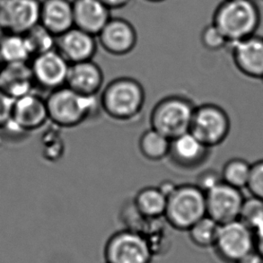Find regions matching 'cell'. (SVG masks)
I'll return each instance as SVG.
<instances>
[{"instance_id": "1", "label": "cell", "mask_w": 263, "mask_h": 263, "mask_svg": "<svg viewBox=\"0 0 263 263\" xmlns=\"http://www.w3.org/2000/svg\"><path fill=\"white\" fill-rule=\"evenodd\" d=\"M98 96H86L62 86L45 98L48 116L61 128H75L82 124L101 109Z\"/></svg>"}, {"instance_id": "2", "label": "cell", "mask_w": 263, "mask_h": 263, "mask_svg": "<svg viewBox=\"0 0 263 263\" xmlns=\"http://www.w3.org/2000/svg\"><path fill=\"white\" fill-rule=\"evenodd\" d=\"M101 109L114 121H132L142 112L146 92L138 80L121 77L110 81L99 97Z\"/></svg>"}, {"instance_id": "3", "label": "cell", "mask_w": 263, "mask_h": 263, "mask_svg": "<svg viewBox=\"0 0 263 263\" xmlns=\"http://www.w3.org/2000/svg\"><path fill=\"white\" fill-rule=\"evenodd\" d=\"M211 23L229 43L256 34L260 24V8L253 0H224L214 11Z\"/></svg>"}, {"instance_id": "4", "label": "cell", "mask_w": 263, "mask_h": 263, "mask_svg": "<svg viewBox=\"0 0 263 263\" xmlns=\"http://www.w3.org/2000/svg\"><path fill=\"white\" fill-rule=\"evenodd\" d=\"M206 216V193L196 184L177 185L167 198L164 217L178 231H188Z\"/></svg>"}, {"instance_id": "5", "label": "cell", "mask_w": 263, "mask_h": 263, "mask_svg": "<svg viewBox=\"0 0 263 263\" xmlns=\"http://www.w3.org/2000/svg\"><path fill=\"white\" fill-rule=\"evenodd\" d=\"M195 107L192 100L185 96H166L151 111V128L170 140L175 139L190 132Z\"/></svg>"}, {"instance_id": "6", "label": "cell", "mask_w": 263, "mask_h": 263, "mask_svg": "<svg viewBox=\"0 0 263 263\" xmlns=\"http://www.w3.org/2000/svg\"><path fill=\"white\" fill-rule=\"evenodd\" d=\"M103 257L106 263H152L154 251L142 234L124 229L114 233L107 240Z\"/></svg>"}, {"instance_id": "7", "label": "cell", "mask_w": 263, "mask_h": 263, "mask_svg": "<svg viewBox=\"0 0 263 263\" xmlns=\"http://www.w3.org/2000/svg\"><path fill=\"white\" fill-rule=\"evenodd\" d=\"M231 130V121L228 112L215 103L196 106L190 132L205 146L212 148L228 139Z\"/></svg>"}, {"instance_id": "8", "label": "cell", "mask_w": 263, "mask_h": 263, "mask_svg": "<svg viewBox=\"0 0 263 263\" xmlns=\"http://www.w3.org/2000/svg\"><path fill=\"white\" fill-rule=\"evenodd\" d=\"M212 249L221 261L236 263L255 250L254 233L239 219L220 224Z\"/></svg>"}, {"instance_id": "9", "label": "cell", "mask_w": 263, "mask_h": 263, "mask_svg": "<svg viewBox=\"0 0 263 263\" xmlns=\"http://www.w3.org/2000/svg\"><path fill=\"white\" fill-rule=\"evenodd\" d=\"M41 0H2L0 25L5 33L25 34L40 24Z\"/></svg>"}, {"instance_id": "10", "label": "cell", "mask_w": 263, "mask_h": 263, "mask_svg": "<svg viewBox=\"0 0 263 263\" xmlns=\"http://www.w3.org/2000/svg\"><path fill=\"white\" fill-rule=\"evenodd\" d=\"M30 65L36 87L50 92L66 86L70 64L56 49L36 55Z\"/></svg>"}, {"instance_id": "11", "label": "cell", "mask_w": 263, "mask_h": 263, "mask_svg": "<svg viewBox=\"0 0 263 263\" xmlns=\"http://www.w3.org/2000/svg\"><path fill=\"white\" fill-rule=\"evenodd\" d=\"M243 199L242 190L221 181L206 192V216L219 224L237 220Z\"/></svg>"}, {"instance_id": "12", "label": "cell", "mask_w": 263, "mask_h": 263, "mask_svg": "<svg viewBox=\"0 0 263 263\" xmlns=\"http://www.w3.org/2000/svg\"><path fill=\"white\" fill-rule=\"evenodd\" d=\"M96 39L107 53L121 57L135 49L138 33L130 22L124 18L111 17L96 36Z\"/></svg>"}, {"instance_id": "13", "label": "cell", "mask_w": 263, "mask_h": 263, "mask_svg": "<svg viewBox=\"0 0 263 263\" xmlns=\"http://www.w3.org/2000/svg\"><path fill=\"white\" fill-rule=\"evenodd\" d=\"M233 62L241 74L252 79L263 76V37L254 34L229 43Z\"/></svg>"}, {"instance_id": "14", "label": "cell", "mask_w": 263, "mask_h": 263, "mask_svg": "<svg viewBox=\"0 0 263 263\" xmlns=\"http://www.w3.org/2000/svg\"><path fill=\"white\" fill-rule=\"evenodd\" d=\"M48 121L45 98L33 92L14 100L10 122L20 132H33Z\"/></svg>"}, {"instance_id": "15", "label": "cell", "mask_w": 263, "mask_h": 263, "mask_svg": "<svg viewBox=\"0 0 263 263\" xmlns=\"http://www.w3.org/2000/svg\"><path fill=\"white\" fill-rule=\"evenodd\" d=\"M210 151L211 148L189 132L172 139L168 157L178 168L193 170L206 163L210 158Z\"/></svg>"}, {"instance_id": "16", "label": "cell", "mask_w": 263, "mask_h": 263, "mask_svg": "<svg viewBox=\"0 0 263 263\" xmlns=\"http://www.w3.org/2000/svg\"><path fill=\"white\" fill-rule=\"evenodd\" d=\"M97 46L96 36L74 26L56 37L55 49L69 64H74L92 61L97 51Z\"/></svg>"}, {"instance_id": "17", "label": "cell", "mask_w": 263, "mask_h": 263, "mask_svg": "<svg viewBox=\"0 0 263 263\" xmlns=\"http://www.w3.org/2000/svg\"><path fill=\"white\" fill-rule=\"evenodd\" d=\"M74 26L97 36L109 22L111 10L101 0H73Z\"/></svg>"}, {"instance_id": "18", "label": "cell", "mask_w": 263, "mask_h": 263, "mask_svg": "<svg viewBox=\"0 0 263 263\" xmlns=\"http://www.w3.org/2000/svg\"><path fill=\"white\" fill-rule=\"evenodd\" d=\"M103 81L102 68L92 60L69 65L66 86L83 96H98Z\"/></svg>"}, {"instance_id": "19", "label": "cell", "mask_w": 263, "mask_h": 263, "mask_svg": "<svg viewBox=\"0 0 263 263\" xmlns=\"http://www.w3.org/2000/svg\"><path fill=\"white\" fill-rule=\"evenodd\" d=\"M36 87L29 62L3 63L0 68V89L13 99L33 92Z\"/></svg>"}, {"instance_id": "20", "label": "cell", "mask_w": 263, "mask_h": 263, "mask_svg": "<svg viewBox=\"0 0 263 263\" xmlns=\"http://www.w3.org/2000/svg\"><path fill=\"white\" fill-rule=\"evenodd\" d=\"M40 25L55 37L74 27L73 2L70 0H43Z\"/></svg>"}, {"instance_id": "21", "label": "cell", "mask_w": 263, "mask_h": 263, "mask_svg": "<svg viewBox=\"0 0 263 263\" xmlns=\"http://www.w3.org/2000/svg\"><path fill=\"white\" fill-rule=\"evenodd\" d=\"M167 198L158 187H146L140 190L134 199L138 213L146 219H157L164 216Z\"/></svg>"}, {"instance_id": "22", "label": "cell", "mask_w": 263, "mask_h": 263, "mask_svg": "<svg viewBox=\"0 0 263 263\" xmlns=\"http://www.w3.org/2000/svg\"><path fill=\"white\" fill-rule=\"evenodd\" d=\"M32 58L24 34L5 33L0 38V59L3 63L29 62Z\"/></svg>"}, {"instance_id": "23", "label": "cell", "mask_w": 263, "mask_h": 263, "mask_svg": "<svg viewBox=\"0 0 263 263\" xmlns=\"http://www.w3.org/2000/svg\"><path fill=\"white\" fill-rule=\"evenodd\" d=\"M171 140L165 136L150 128L143 133L139 140L140 154L146 159L153 162L168 157Z\"/></svg>"}, {"instance_id": "24", "label": "cell", "mask_w": 263, "mask_h": 263, "mask_svg": "<svg viewBox=\"0 0 263 263\" xmlns=\"http://www.w3.org/2000/svg\"><path fill=\"white\" fill-rule=\"evenodd\" d=\"M220 224L209 216L199 219L189 229V239L193 246L199 249L213 248Z\"/></svg>"}, {"instance_id": "25", "label": "cell", "mask_w": 263, "mask_h": 263, "mask_svg": "<svg viewBox=\"0 0 263 263\" xmlns=\"http://www.w3.org/2000/svg\"><path fill=\"white\" fill-rule=\"evenodd\" d=\"M252 164L242 158L235 157L228 160L222 168L220 175L222 181L232 187L242 190L246 189L249 181Z\"/></svg>"}, {"instance_id": "26", "label": "cell", "mask_w": 263, "mask_h": 263, "mask_svg": "<svg viewBox=\"0 0 263 263\" xmlns=\"http://www.w3.org/2000/svg\"><path fill=\"white\" fill-rule=\"evenodd\" d=\"M32 52V58L48 50H53L56 45V37L38 25L24 34Z\"/></svg>"}, {"instance_id": "27", "label": "cell", "mask_w": 263, "mask_h": 263, "mask_svg": "<svg viewBox=\"0 0 263 263\" xmlns=\"http://www.w3.org/2000/svg\"><path fill=\"white\" fill-rule=\"evenodd\" d=\"M239 220L254 230L263 223V200L254 196L245 198L242 202Z\"/></svg>"}, {"instance_id": "28", "label": "cell", "mask_w": 263, "mask_h": 263, "mask_svg": "<svg viewBox=\"0 0 263 263\" xmlns=\"http://www.w3.org/2000/svg\"><path fill=\"white\" fill-rule=\"evenodd\" d=\"M200 42L202 46L210 51H217L228 46V40L212 23L203 29L200 33Z\"/></svg>"}, {"instance_id": "29", "label": "cell", "mask_w": 263, "mask_h": 263, "mask_svg": "<svg viewBox=\"0 0 263 263\" xmlns=\"http://www.w3.org/2000/svg\"><path fill=\"white\" fill-rule=\"evenodd\" d=\"M246 190H248L250 195L263 200V159L252 164Z\"/></svg>"}, {"instance_id": "30", "label": "cell", "mask_w": 263, "mask_h": 263, "mask_svg": "<svg viewBox=\"0 0 263 263\" xmlns=\"http://www.w3.org/2000/svg\"><path fill=\"white\" fill-rule=\"evenodd\" d=\"M222 181V178L219 173L215 170H206L199 174L196 180L195 184L199 187L202 192H206L210 191L211 189L216 187Z\"/></svg>"}, {"instance_id": "31", "label": "cell", "mask_w": 263, "mask_h": 263, "mask_svg": "<svg viewBox=\"0 0 263 263\" xmlns=\"http://www.w3.org/2000/svg\"><path fill=\"white\" fill-rule=\"evenodd\" d=\"M14 99L0 89V129L10 123Z\"/></svg>"}, {"instance_id": "32", "label": "cell", "mask_w": 263, "mask_h": 263, "mask_svg": "<svg viewBox=\"0 0 263 263\" xmlns=\"http://www.w3.org/2000/svg\"><path fill=\"white\" fill-rule=\"evenodd\" d=\"M255 237V250L263 258V223L253 230Z\"/></svg>"}, {"instance_id": "33", "label": "cell", "mask_w": 263, "mask_h": 263, "mask_svg": "<svg viewBox=\"0 0 263 263\" xmlns=\"http://www.w3.org/2000/svg\"><path fill=\"white\" fill-rule=\"evenodd\" d=\"M236 263H263V258L256 250H253L242 257Z\"/></svg>"}, {"instance_id": "34", "label": "cell", "mask_w": 263, "mask_h": 263, "mask_svg": "<svg viewBox=\"0 0 263 263\" xmlns=\"http://www.w3.org/2000/svg\"><path fill=\"white\" fill-rule=\"evenodd\" d=\"M110 10L121 9L128 6L132 0H101Z\"/></svg>"}, {"instance_id": "35", "label": "cell", "mask_w": 263, "mask_h": 263, "mask_svg": "<svg viewBox=\"0 0 263 263\" xmlns=\"http://www.w3.org/2000/svg\"><path fill=\"white\" fill-rule=\"evenodd\" d=\"M176 187H177V185L175 184L174 181H165L161 182V184L158 186V189L160 190L161 192H162L166 198H168V197L171 195L172 193L174 192Z\"/></svg>"}, {"instance_id": "36", "label": "cell", "mask_w": 263, "mask_h": 263, "mask_svg": "<svg viewBox=\"0 0 263 263\" xmlns=\"http://www.w3.org/2000/svg\"><path fill=\"white\" fill-rule=\"evenodd\" d=\"M145 1L151 2V3H160V2H163L164 0H145Z\"/></svg>"}, {"instance_id": "37", "label": "cell", "mask_w": 263, "mask_h": 263, "mask_svg": "<svg viewBox=\"0 0 263 263\" xmlns=\"http://www.w3.org/2000/svg\"><path fill=\"white\" fill-rule=\"evenodd\" d=\"M2 65H3V62H2L1 59H0V68H1V67H2Z\"/></svg>"}, {"instance_id": "38", "label": "cell", "mask_w": 263, "mask_h": 263, "mask_svg": "<svg viewBox=\"0 0 263 263\" xmlns=\"http://www.w3.org/2000/svg\"><path fill=\"white\" fill-rule=\"evenodd\" d=\"M260 80H261V81H262V82H263V76H262V77H261V79H260Z\"/></svg>"}, {"instance_id": "39", "label": "cell", "mask_w": 263, "mask_h": 263, "mask_svg": "<svg viewBox=\"0 0 263 263\" xmlns=\"http://www.w3.org/2000/svg\"><path fill=\"white\" fill-rule=\"evenodd\" d=\"M1 1H2V0H0V2H1Z\"/></svg>"}, {"instance_id": "40", "label": "cell", "mask_w": 263, "mask_h": 263, "mask_svg": "<svg viewBox=\"0 0 263 263\" xmlns=\"http://www.w3.org/2000/svg\"><path fill=\"white\" fill-rule=\"evenodd\" d=\"M105 263H106V262H105Z\"/></svg>"}]
</instances>
